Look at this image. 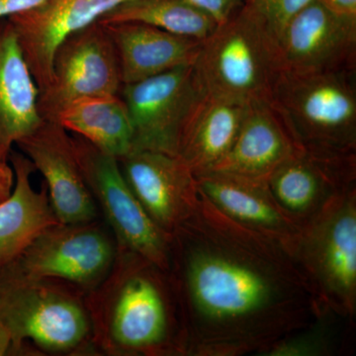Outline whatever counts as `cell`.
I'll list each match as a JSON object with an SVG mask.
<instances>
[{
	"instance_id": "obj_15",
	"label": "cell",
	"mask_w": 356,
	"mask_h": 356,
	"mask_svg": "<svg viewBox=\"0 0 356 356\" xmlns=\"http://www.w3.org/2000/svg\"><path fill=\"white\" fill-rule=\"evenodd\" d=\"M126 1L129 0H44L30 10L7 18L40 92L51 83L58 44Z\"/></svg>"
},
{
	"instance_id": "obj_8",
	"label": "cell",
	"mask_w": 356,
	"mask_h": 356,
	"mask_svg": "<svg viewBox=\"0 0 356 356\" xmlns=\"http://www.w3.org/2000/svg\"><path fill=\"white\" fill-rule=\"evenodd\" d=\"M118 248L95 221L51 225L42 231L8 267L32 278L97 286L109 275Z\"/></svg>"
},
{
	"instance_id": "obj_7",
	"label": "cell",
	"mask_w": 356,
	"mask_h": 356,
	"mask_svg": "<svg viewBox=\"0 0 356 356\" xmlns=\"http://www.w3.org/2000/svg\"><path fill=\"white\" fill-rule=\"evenodd\" d=\"M72 139L84 179L96 205L113 229L118 250L170 270L172 238L154 224L136 198L118 159L79 136Z\"/></svg>"
},
{
	"instance_id": "obj_26",
	"label": "cell",
	"mask_w": 356,
	"mask_h": 356,
	"mask_svg": "<svg viewBox=\"0 0 356 356\" xmlns=\"http://www.w3.org/2000/svg\"><path fill=\"white\" fill-rule=\"evenodd\" d=\"M199 10L221 25L227 22L243 4V0H188Z\"/></svg>"
},
{
	"instance_id": "obj_21",
	"label": "cell",
	"mask_w": 356,
	"mask_h": 356,
	"mask_svg": "<svg viewBox=\"0 0 356 356\" xmlns=\"http://www.w3.org/2000/svg\"><path fill=\"white\" fill-rule=\"evenodd\" d=\"M248 104L206 91L185 126L177 156L194 175L209 172L231 149Z\"/></svg>"
},
{
	"instance_id": "obj_12",
	"label": "cell",
	"mask_w": 356,
	"mask_h": 356,
	"mask_svg": "<svg viewBox=\"0 0 356 356\" xmlns=\"http://www.w3.org/2000/svg\"><path fill=\"white\" fill-rule=\"evenodd\" d=\"M283 72L316 74L356 67V18L320 0L304 7L277 41Z\"/></svg>"
},
{
	"instance_id": "obj_22",
	"label": "cell",
	"mask_w": 356,
	"mask_h": 356,
	"mask_svg": "<svg viewBox=\"0 0 356 356\" xmlns=\"http://www.w3.org/2000/svg\"><path fill=\"white\" fill-rule=\"evenodd\" d=\"M57 123L116 159L132 152V123L120 95L76 100L60 112Z\"/></svg>"
},
{
	"instance_id": "obj_23",
	"label": "cell",
	"mask_w": 356,
	"mask_h": 356,
	"mask_svg": "<svg viewBox=\"0 0 356 356\" xmlns=\"http://www.w3.org/2000/svg\"><path fill=\"white\" fill-rule=\"evenodd\" d=\"M102 23L138 22L178 36L203 41L216 29L207 14L188 0H129L99 20Z\"/></svg>"
},
{
	"instance_id": "obj_18",
	"label": "cell",
	"mask_w": 356,
	"mask_h": 356,
	"mask_svg": "<svg viewBox=\"0 0 356 356\" xmlns=\"http://www.w3.org/2000/svg\"><path fill=\"white\" fill-rule=\"evenodd\" d=\"M40 90L10 21L0 19V158L43 122Z\"/></svg>"
},
{
	"instance_id": "obj_20",
	"label": "cell",
	"mask_w": 356,
	"mask_h": 356,
	"mask_svg": "<svg viewBox=\"0 0 356 356\" xmlns=\"http://www.w3.org/2000/svg\"><path fill=\"white\" fill-rule=\"evenodd\" d=\"M9 161L15 181L10 197L0 203V270L15 261L42 231L58 222L46 184L40 191L33 188L31 175L36 170L32 161L13 149Z\"/></svg>"
},
{
	"instance_id": "obj_27",
	"label": "cell",
	"mask_w": 356,
	"mask_h": 356,
	"mask_svg": "<svg viewBox=\"0 0 356 356\" xmlns=\"http://www.w3.org/2000/svg\"><path fill=\"white\" fill-rule=\"evenodd\" d=\"M44 0H0V19L9 18L38 6Z\"/></svg>"
},
{
	"instance_id": "obj_29",
	"label": "cell",
	"mask_w": 356,
	"mask_h": 356,
	"mask_svg": "<svg viewBox=\"0 0 356 356\" xmlns=\"http://www.w3.org/2000/svg\"><path fill=\"white\" fill-rule=\"evenodd\" d=\"M320 1L341 15L356 18V0H320Z\"/></svg>"
},
{
	"instance_id": "obj_25",
	"label": "cell",
	"mask_w": 356,
	"mask_h": 356,
	"mask_svg": "<svg viewBox=\"0 0 356 356\" xmlns=\"http://www.w3.org/2000/svg\"><path fill=\"white\" fill-rule=\"evenodd\" d=\"M314 0H243V6L278 41L292 18Z\"/></svg>"
},
{
	"instance_id": "obj_2",
	"label": "cell",
	"mask_w": 356,
	"mask_h": 356,
	"mask_svg": "<svg viewBox=\"0 0 356 356\" xmlns=\"http://www.w3.org/2000/svg\"><path fill=\"white\" fill-rule=\"evenodd\" d=\"M104 292L88 307L93 339L124 355L185 356L179 302L170 273L118 250Z\"/></svg>"
},
{
	"instance_id": "obj_5",
	"label": "cell",
	"mask_w": 356,
	"mask_h": 356,
	"mask_svg": "<svg viewBox=\"0 0 356 356\" xmlns=\"http://www.w3.org/2000/svg\"><path fill=\"white\" fill-rule=\"evenodd\" d=\"M195 69L205 90L243 103H270L283 72L277 41L242 6L201 42Z\"/></svg>"
},
{
	"instance_id": "obj_24",
	"label": "cell",
	"mask_w": 356,
	"mask_h": 356,
	"mask_svg": "<svg viewBox=\"0 0 356 356\" xmlns=\"http://www.w3.org/2000/svg\"><path fill=\"white\" fill-rule=\"evenodd\" d=\"M337 318L341 317L332 312H322L312 324L278 339L257 355H334L337 351L336 325Z\"/></svg>"
},
{
	"instance_id": "obj_11",
	"label": "cell",
	"mask_w": 356,
	"mask_h": 356,
	"mask_svg": "<svg viewBox=\"0 0 356 356\" xmlns=\"http://www.w3.org/2000/svg\"><path fill=\"white\" fill-rule=\"evenodd\" d=\"M266 184L281 211L300 229L356 186V154L324 156L298 149Z\"/></svg>"
},
{
	"instance_id": "obj_14",
	"label": "cell",
	"mask_w": 356,
	"mask_h": 356,
	"mask_svg": "<svg viewBox=\"0 0 356 356\" xmlns=\"http://www.w3.org/2000/svg\"><path fill=\"white\" fill-rule=\"evenodd\" d=\"M122 172L149 217L172 238L199 197L193 172L177 156L132 151L118 159Z\"/></svg>"
},
{
	"instance_id": "obj_28",
	"label": "cell",
	"mask_w": 356,
	"mask_h": 356,
	"mask_svg": "<svg viewBox=\"0 0 356 356\" xmlns=\"http://www.w3.org/2000/svg\"><path fill=\"white\" fill-rule=\"evenodd\" d=\"M15 175L9 159L0 158V203L10 197L13 191Z\"/></svg>"
},
{
	"instance_id": "obj_13",
	"label": "cell",
	"mask_w": 356,
	"mask_h": 356,
	"mask_svg": "<svg viewBox=\"0 0 356 356\" xmlns=\"http://www.w3.org/2000/svg\"><path fill=\"white\" fill-rule=\"evenodd\" d=\"M17 146L44 177L58 222L95 221L97 205L77 161L72 136L64 127L44 120Z\"/></svg>"
},
{
	"instance_id": "obj_3",
	"label": "cell",
	"mask_w": 356,
	"mask_h": 356,
	"mask_svg": "<svg viewBox=\"0 0 356 356\" xmlns=\"http://www.w3.org/2000/svg\"><path fill=\"white\" fill-rule=\"evenodd\" d=\"M92 339L88 307L76 293L8 267L0 270V356L21 353L25 344L67 355L83 350Z\"/></svg>"
},
{
	"instance_id": "obj_4",
	"label": "cell",
	"mask_w": 356,
	"mask_h": 356,
	"mask_svg": "<svg viewBox=\"0 0 356 356\" xmlns=\"http://www.w3.org/2000/svg\"><path fill=\"white\" fill-rule=\"evenodd\" d=\"M270 105L299 149L324 156L356 154V67L283 72Z\"/></svg>"
},
{
	"instance_id": "obj_9",
	"label": "cell",
	"mask_w": 356,
	"mask_h": 356,
	"mask_svg": "<svg viewBox=\"0 0 356 356\" xmlns=\"http://www.w3.org/2000/svg\"><path fill=\"white\" fill-rule=\"evenodd\" d=\"M205 93L194 64L124 84L120 95L132 123V151L177 156L185 126Z\"/></svg>"
},
{
	"instance_id": "obj_17",
	"label": "cell",
	"mask_w": 356,
	"mask_h": 356,
	"mask_svg": "<svg viewBox=\"0 0 356 356\" xmlns=\"http://www.w3.org/2000/svg\"><path fill=\"white\" fill-rule=\"evenodd\" d=\"M298 149L270 103H250L235 142L211 170L266 181Z\"/></svg>"
},
{
	"instance_id": "obj_6",
	"label": "cell",
	"mask_w": 356,
	"mask_h": 356,
	"mask_svg": "<svg viewBox=\"0 0 356 356\" xmlns=\"http://www.w3.org/2000/svg\"><path fill=\"white\" fill-rule=\"evenodd\" d=\"M322 311L356 315V186L348 189L286 245Z\"/></svg>"
},
{
	"instance_id": "obj_1",
	"label": "cell",
	"mask_w": 356,
	"mask_h": 356,
	"mask_svg": "<svg viewBox=\"0 0 356 356\" xmlns=\"http://www.w3.org/2000/svg\"><path fill=\"white\" fill-rule=\"evenodd\" d=\"M168 273L185 356L257 355L323 312L283 243L229 219L200 192L172 234Z\"/></svg>"
},
{
	"instance_id": "obj_10",
	"label": "cell",
	"mask_w": 356,
	"mask_h": 356,
	"mask_svg": "<svg viewBox=\"0 0 356 356\" xmlns=\"http://www.w3.org/2000/svg\"><path fill=\"white\" fill-rule=\"evenodd\" d=\"M122 86L116 48L106 27L97 21L58 44L51 83L39 95L40 115L57 123L58 115L72 102L120 95Z\"/></svg>"
},
{
	"instance_id": "obj_19",
	"label": "cell",
	"mask_w": 356,
	"mask_h": 356,
	"mask_svg": "<svg viewBox=\"0 0 356 356\" xmlns=\"http://www.w3.org/2000/svg\"><path fill=\"white\" fill-rule=\"evenodd\" d=\"M102 24L116 48L123 86L195 64L202 42L143 23Z\"/></svg>"
},
{
	"instance_id": "obj_16",
	"label": "cell",
	"mask_w": 356,
	"mask_h": 356,
	"mask_svg": "<svg viewBox=\"0 0 356 356\" xmlns=\"http://www.w3.org/2000/svg\"><path fill=\"white\" fill-rule=\"evenodd\" d=\"M194 177L204 197L238 224L285 247L298 235L300 229L278 207L266 181L214 170Z\"/></svg>"
}]
</instances>
